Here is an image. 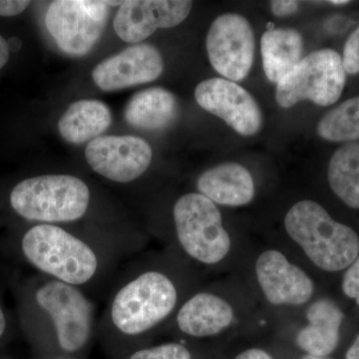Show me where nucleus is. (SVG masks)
Listing matches in <instances>:
<instances>
[{
  "label": "nucleus",
  "mask_w": 359,
  "mask_h": 359,
  "mask_svg": "<svg viewBox=\"0 0 359 359\" xmlns=\"http://www.w3.org/2000/svg\"><path fill=\"white\" fill-rule=\"evenodd\" d=\"M21 250L28 263L47 278L81 290L95 283L105 269L98 245L56 224L32 226L23 236Z\"/></svg>",
  "instance_id": "f257e3e1"
},
{
  "label": "nucleus",
  "mask_w": 359,
  "mask_h": 359,
  "mask_svg": "<svg viewBox=\"0 0 359 359\" xmlns=\"http://www.w3.org/2000/svg\"><path fill=\"white\" fill-rule=\"evenodd\" d=\"M178 304L174 280L158 269L130 276L111 297L101 327L126 339H136L167 320Z\"/></svg>",
  "instance_id": "f03ea898"
},
{
  "label": "nucleus",
  "mask_w": 359,
  "mask_h": 359,
  "mask_svg": "<svg viewBox=\"0 0 359 359\" xmlns=\"http://www.w3.org/2000/svg\"><path fill=\"white\" fill-rule=\"evenodd\" d=\"M285 231L318 268L339 271L359 256V237L351 226L334 221L314 201H301L285 218Z\"/></svg>",
  "instance_id": "7ed1b4c3"
},
{
  "label": "nucleus",
  "mask_w": 359,
  "mask_h": 359,
  "mask_svg": "<svg viewBox=\"0 0 359 359\" xmlns=\"http://www.w3.org/2000/svg\"><path fill=\"white\" fill-rule=\"evenodd\" d=\"M90 204L87 184L70 175H44L23 180L11 194L14 211L40 224L73 223L85 216Z\"/></svg>",
  "instance_id": "20e7f679"
},
{
  "label": "nucleus",
  "mask_w": 359,
  "mask_h": 359,
  "mask_svg": "<svg viewBox=\"0 0 359 359\" xmlns=\"http://www.w3.org/2000/svg\"><path fill=\"white\" fill-rule=\"evenodd\" d=\"M35 308L54 346L63 353L84 349L95 327L94 306L79 287L47 278L33 294Z\"/></svg>",
  "instance_id": "39448f33"
},
{
  "label": "nucleus",
  "mask_w": 359,
  "mask_h": 359,
  "mask_svg": "<svg viewBox=\"0 0 359 359\" xmlns=\"http://www.w3.org/2000/svg\"><path fill=\"white\" fill-rule=\"evenodd\" d=\"M175 231L189 257L204 264H218L229 254L231 238L216 204L200 193L180 197L173 210Z\"/></svg>",
  "instance_id": "423d86ee"
},
{
  "label": "nucleus",
  "mask_w": 359,
  "mask_h": 359,
  "mask_svg": "<svg viewBox=\"0 0 359 359\" xmlns=\"http://www.w3.org/2000/svg\"><path fill=\"white\" fill-rule=\"evenodd\" d=\"M346 82V72L339 52L321 49L302 59L276 84V102L283 108L292 107L304 100L330 106L341 96Z\"/></svg>",
  "instance_id": "0eeeda50"
},
{
  "label": "nucleus",
  "mask_w": 359,
  "mask_h": 359,
  "mask_svg": "<svg viewBox=\"0 0 359 359\" xmlns=\"http://www.w3.org/2000/svg\"><path fill=\"white\" fill-rule=\"evenodd\" d=\"M108 7L106 1H53L47 9L45 25L61 50L72 56L86 55L102 35Z\"/></svg>",
  "instance_id": "6e6552de"
},
{
  "label": "nucleus",
  "mask_w": 359,
  "mask_h": 359,
  "mask_svg": "<svg viewBox=\"0 0 359 359\" xmlns=\"http://www.w3.org/2000/svg\"><path fill=\"white\" fill-rule=\"evenodd\" d=\"M254 29L247 18L226 13L214 20L205 46L210 62L222 76L233 82L244 80L255 57Z\"/></svg>",
  "instance_id": "1a4fd4ad"
},
{
  "label": "nucleus",
  "mask_w": 359,
  "mask_h": 359,
  "mask_svg": "<svg viewBox=\"0 0 359 359\" xmlns=\"http://www.w3.org/2000/svg\"><path fill=\"white\" fill-rule=\"evenodd\" d=\"M94 172L116 183L140 178L152 162V148L135 136H100L89 142L85 150Z\"/></svg>",
  "instance_id": "9d476101"
},
{
  "label": "nucleus",
  "mask_w": 359,
  "mask_h": 359,
  "mask_svg": "<svg viewBox=\"0 0 359 359\" xmlns=\"http://www.w3.org/2000/svg\"><path fill=\"white\" fill-rule=\"evenodd\" d=\"M195 98L203 109L218 116L242 136H254L263 127V113L256 99L242 86L211 78L196 87Z\"/></svg>",
  "instance_id": "9b49d317"
},
{
  "label": "nucleus",
  "mask_w": 359,
  "mask_h": 359,
  "mask_svg": "<svg viewBox=\"0 0 359 359\" xmlns=\"http://www.w3.org/2000/svg\"><path fill=\"white\" fill-rule=\"evenodd\" d=\"M193 2L186 0H129L123 1L113 26L127 43H140L159 28H172L188 18Z\"/></svg>",
  "instance_id": "f8f14e48"
},
{
  "label": "nucleus",
  "mask_w": 359,
  "mask_h": 359,
  "mask_svg": "<svg viewBox=\"0 0 359 359\" xmlns=\"http://www.w3.org/2000/svg\"><path fill=\"white\" fill-rule=\"evenodd\" d=\"M163 69L164 61L159 50L153 45L141 43L99 63L92 78L103 91H116L155 81Z\"/></svg>",
  "instance_id": "ddd939ff"
},
{
  "label": "nucleus",
  "mask_w": 359,
  "mask_h": 359,
  "mask_svg": "<svg viewBox=\"0 0 359 359\" xmlns=\"http://www.w3.org/2000/svg\"><path fill=\"white\" fill-rule=\"evenodd\" d=\"M256 273L259 287L271 304L301 306L313 297V280L278 250H266L257 257Z\"/></svg>",
  "instance_id": "4468645a"
},
{
  "label": "nucleus",
  "mask_w": 359,
  "mask_h": 359,
  "mask_svg": "<svg viewBox=\"0 0 359 359\" xmlns=\"http://www.w3.org/2000/svg\"><path fill=\"white\" fill-rule=\"evenodd\" d=\"M229 302L211 292H199L184 302L176 316L180 332L189 337H212L223 332L233 320Z\"/></svg>",
  "instance_id": "2eb2a0df"
},
{
  "label": "nucleus",
  "mask_w": 359,
  "mask_h": 359,
  "mask_svg": "<svg viewBox=\"0 0 359 359\" xmlns=\"http://www.w3.org/2000/svg\"><path fill=\"white\" fill-rule=\"evenodd\" d=\"M306 318L308 325L299 330L295 344L306 354L327 358L339 346L344 313L330 299H318L309 306Z\"/></svg>",
  "instance_id": "dca6fc26"
},
{
  "label": "nucleus",
  "mask_w": 359,
  "mask_h": 359,
  "mask_svg": "<svg viewBox=\"0 0 359 359\" xmlns=\"http://www.w3.org/2000/svg\"><path fill=\"white\" fill-rule=\"evenodd\" d=\"M199 193L215 204L240 207L255 197L252 175L238 163H224L204 172L197 181Z\"/></svg>",
  "instance_id": "f3484780"
},
{
  "label": "nucleus",
  "mask_w": 359,
  "mask_h": 359,
  "mask_svg": "<svg viewBox=\"0 0 359 359\" xmlns=\"http://www.w3.org/2000/svg\"><path fill=\"white\" fill-rule=\"evenodd\" d=\"M179 114L176 96L169 90L153 87L135 94L126 108L125 119L135 128L162 130L173 124Z\"/></svg>",
  "instance_id": "a211bd4d"
},
{
  "label": "nucleus",
  "mask_w": 359,
  "mask_h": 359,
  "mask_svg": "<svg viewBox=\"0 0 359 359\" xmlns=\"http://www.w3.org/2000/svg\"><path fill=\"white\" fill-rule=\"evenodd\" d=\"M261 50L266 76L278 84L301 62L304 41L292 28L269 29L262 36Z\"/></svg>",
  "instance_id": "6ab92c4d"
},
{
  "label": "nucleus",
  "mask_w": 359,
  "mask_h": 359,
  "mask_svg": "<svg viewBox=\"0 0 359 359\" xmlns=\"http://www.w3.org/2000/svg\"><path fill=\"white\" fill-rule=\"evenodd\" d=\"M112 114L105 103L98 100H81L73 103L61 116L58 130L68 143L94 140L109 128Z\"/></svg>",
  "instance_id": "aec40b11"
},
{
  "label": "nucleus",
  "mask_w": 359,
  "mask_h": 359,
  "mask_svg": "<svg viewBox=\"0 0 359 359\" xmlns=\"http://www.w3.org/2000/svg\"><path fill=\"white\" fill-rule=\"evenodd\" d=\"M328 183L332 192L353 209H359V142L344 144L328 164Z\"/></svg>",
  "instance_id": "412c9836"
},
{
  "label": "nucleus",
  "mask_w": 359,
  "mask_h": 359,
  "mask_svg": "<svg viewBox=\"0 0 359 359\" xmlns=\"http://www.w3.org/2000/svg\"><path fill=\"white\" fill-rule=\"evenodd\" d=\"M318 134L330 142L359 140V96L347 99L321 118Z\"/></svg>",
  "instance_id": "4be33fe9"
},
{
  "label": "nucleus",
  "mask_w": 359,
  "mask_h": 359,
  "mask_svg": "<svg viewBox=\"0 0 359 359\" xmlns=\"http://www.w3.org/2000/svg\"><path fill=\"white\" fill-rule=\"evenodd\" d=\"M129 359H193L190 349L177 342L160 344L134 351Z\"/></svg>",
  "instance_id": "5701e85b"
},
{
  "label": "nucleus",
  "mask_w": 359,
  "mask_h": 359,
  "mask_svg": "<svg viewBox=\"0 0 359 359\" xmlns=\"http://www.w3.org/2000/svg\"><path fill=\"white\" fill-rule=\"evenodd\" d=\"M344 70L348 74L359 73V26L346 40L342 57Z\"/></svg>",
  "instance_id": "b1692460"
},
{
  "label": "nucleus",
  "mask_w": 359,
  "mask_h": 359,
  "mask_svg": "<svg viewBox=\"0 0 359 359\" xmlns=\"http://www.w3.org/2000/svg\"><path fill=\"white\" fill-rule=\"evenodd\" d=\"M342 292L349 299H354L359 306V256L347 268L342 278Z\"/></svg>",
  "instance_id": "393cba45"
},
{
  "label": "nucleus",
  "mask_w": 359,
  "mask_h": 359,
  "mask_svg": "<svg viewBox=\"0 0 359 359\" xmlns=\"http://www.w3.org/2000/svg\"><path fill=\"white\" fill-rule=\"evenodd\" d=\"M28 0H0V15L11 18L18 15L29 6Z\"/></svg>",
  "instance_id": "a878e982"
},
{
  "label": "nucleus",
  "mask_w": 359,
  "mask_h": 359,
  "mask_svg": "<svg viewBox=\"0 0 359 359\" xmlns=\"http://www.w3.org/2000/svg\"><path fill=\"white\" fill-rule=\"evenodd\" d=\"M299 8V2L294 0H275L271 2V13L273 15L283 16L292 15Z\"/></svg>",
  "instance_id": "bb28decb"
},
{
  "label": "nucleus",
  "mask_w": 359,
  "mask_h": 359,
  "mask_svg": "<svg viewBox=\"0 0 359 359\" xmlns=\"http://www.w3.org/2000/svg\"><path fill=\"white\" fill-rule=\"evenodd\" d=\"M235 359H273V358L264 349L250 348L238 354Z\"/></svg>",
  "instance_id": "cd10ccee"
},
{
  "label": "nucleus",
  "mask_w": 359,
  "mask_h": 359,
  "mask_svg": "<svg viewBox=\"0 0 359 359\" xmlns=\"http://www.w3.org/2000/svg\"><path fill=\"white\" fill-rule=\"evenodd\" d=\"M9 58V44L0 35V69L6 66Z\"/></svg>",
  "instance_id": "c85d7f7f"
},
{
  "label": "nucleus",
  "mask_w": 359,
  "mask_h": 359,
  "mask_svg": "<svg viewBox=\"0 0 359 359\" xmlns=\"http://www.w3.org/2000/svg\"><path fill=\"white\" fill-rule=\"evenodd\" d=\"M346 359H359V334L346 351Z\"/></svg>",
  "instance_id": "c756f323"
},
{
  "label": "nucleus",
  "mask_w": 359,
  "mask_h": 359,
  "mask_svg": "<svg viewBox=\"0 0 359 359\" xmlns=\"http://www.w3.org/2000/svg\"><path fill=\"white\" fill-rule=\"evenodd\" d=\"M6 328V314L4 313L1 306H0V337L4 335Z\"/></svg>",
  "instance_id": "7c9ffc66"
},
{
  "label": "nucleus",
  "mask_w": 359,
  "mask_h": 359,
  "mask_svg": "<svg viewBox=\"0 0 359 359\" xmlns=\"http://www.w3.org/2000/svg\"><path fill=\"white\" fill-rule=\"evenodd\" d=\"M330 4H334V6H346V4H349V1H346V0H334V1H330Z\"/></svg>",
  "instance_id": "2f4dec72"
},
{
  "label": "nucleus",
  "mask_w": 359,
  "mask_h": 359,
  "mask_svg": "<svg viewBox=\"0 0 359 359\" xmlns=\"http://www.w3.org/2000/svg\"><path fill=\"white\" fill-rule=\"evenodd\" d=\"M301 359H328L327 358H318V356L311 355V354H306L302 356Z\"/></svg>",
  "instance_id": "473e14b6"
}]
</instances>
